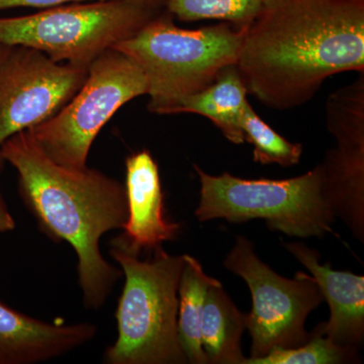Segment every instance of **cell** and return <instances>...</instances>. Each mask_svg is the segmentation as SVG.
Segmentation results:
<instances>
[{"label": "cell", "mask_w": 364, "mask_h": 364, "mask_svg": "<svg viewBox=\"0 0 364 364\" xmlns=\"http://www.w3.org/2000/svg\"><path fill=\"white\" fill-rule=\"evenodd\" d=\"M236 66L268 109L306 104L331 76L364 73V0H263Z\"/></svg>", "instance_id": "obj_1"}, {"label": "cell", "mask_w": 364, "mask_h": 364, "mask_svg": "<svg viewBox=\"0 0 364 364\" xmlns=\"http://www.w3.org/2000/svg\"><path fill=\"white\" fill-rule=\"evenodd\" d=\"M0 155L16 169L21 200L42 232L75 251L83 304L102 308L123 277L121 268L105 259L100 240L126 224L124 184L97 169H72L53 161L28 130L7 139Z\"/></svg>", "instance_id": "obj_2"}, {"label": "cell", "mask_w": 364, "mask_h": 364, "mask_svg": "<svg viewBox=\"0 0 364 364\" xmlns=\"http://www.w3.org/2000/svg\"><path fill=\"white\" fill-rule=\"evenodd\" d=\"M244 35L225 21L196 30L181 28L164 9L112 49L142 70L148 82V109L170 114L182 98L203 90L226 67L236 65Z\"/></svg>", "instance_id": "obj_3"}, {"label": "cell", "mask_w": 364, "mask_h": 364, "mask_svg": "<svg viewBox=\"0 0 364 364\" xmlns=\"http://www.w3.org/2000/svg\"><path fill=\"white\" fill-rule=\"evenodd\" d=\"M109 253L124 286L116 312L117 338L105 350V363H188L177 331L183 255H170L161 247L142 260L112 245Z\"/></svg>", "instance_id": "obj_4"}, {"label": "cell", "mask_w": 364, "mask_h": 364, "mask_svg": "<svg viewBox=\"0 0 364 364\" xmlns=\"http://www.w3.org/2000/svg\"><path fill=\"white\" fill-rule=\"evenodd\" d=\"M200 182L198 222L224 219L241 224L263 219L268 229L296 238L336 236L335 217L323 193L321 164L289 179H243L224 172L210 176L193 164Z\"/></svg>", "instance_id": "obj_5"}, {"label": "cell", "mask_w": 364, "mask_h": 364, "mask_svg": "<svg viewBox=\"0 0 364 364\" xmlns=\"http://www.w3.org/2000/svg\"><path fill=\"white\" fill-rule=\"evenodd\" d=\"M164 2L105 0L48 7L0 18V44L44 53L53 61L88 66L164 11Z\"/></svg>", "instance_id": "obj_6"}, {"label": "cell", "mask_w": 364, "mask_h": 364, "mask_svg": "<svg viewBox=\"0 0 364 364\" xmlns=\"http://www.w3.org/2000/svg\"><path fill=\"white\" fill-rule=\"evenodd\" d=\"M147 92V79L135 62L109 49L88 66L85 82L73 97L28 131L53 161L83 169L91 146L107 122L127 102Z\"/></svg>", "instance_id": "obj_7"}, {"label": "cell", "mask_w": 364, "mask_h": 364, "mask_svg": "<svg viewBox=\"0 0 364 364\" xmlns=\"http://www.w3.org/2000/svg\"><path fill=\"white\" fill-rule=\"evenodd\" d=\"M223 264L245 280L252 296V310L246 314V329L252 339L248 358L311 339L306 318L324 301L312 277L305 272L296 273L294 279L282 277L259 259L252 242L243 236L237 237Z\"/></svg>", "instance_id": "obj_8"}, {"label": "cell", "mask_w": 364, "mask_h": 364, "mask_svg": "<svg viewBox=\"0 0 364 364\" xmlns=\"http://www.w3.org/2000/svg\"><path fill=\"white\" fill-rule=\"evenodd\" d=\"M87 71L32 48H11L0 63V149L11 136L54 116L82 86ZM4 166L0 155V174Z\"/></svg>", "instance_id": "obj_9"}, {"label": "cell", "mask_w": 364, "mask_h": 364, "mask_svg": "<svg viewBox=\"0 0 364 364\" xmlns=\"http://www.w3.org/2000/svg\"><path fill=\"white\" fill-rule=\"evenodd\" d=\"M326 126L336 146L326 152L323 193L335 217L364 242V73L331 93Z\"/></svg>", "instance_id": "obj_10"}, {"label": "cell", "mask_w": 364, "mask_h": 364, "mask_svg": "<svg viewBox=\"0 0 364 364\" xmlns=\"http://www.w3.org/2000/svg\"><path fill=\"white\" fill-rule=\"evenodd\" d=\"M124 188L128 219L123 233L112 239L111 245L140 256L142 252H154L165 242L176 240L181 225L165 217L159 168L149 151L127 158Z\"/></svg>", "instance_id": "obj_11"}, {"label": "cell", "mask_w": 364, "mask_h": 364, "mask_svg": "<svg viewBox=\"0 0 364 364\" xmlns=\"http://www.w3.org/2000/svg\"><path fill=\"white\" fill-rule=\"evenodd\" d=\"M284 247L312 274L330 308L328 322L314 330L339 346L358 351L364 340V277L321 264L320 253L301 242Z\"/></svg>", "instance_id": "obj_12"}, {"label": "cell", "mask_w": 364, "mask_h": 364, "mask_svg": "<svg viewBox=\"0 0 364 364\" xmlns=\"http://www.w3.org/2000/svg\"><path fill=\"white\" fill-rule=\"evenodd\" d=\"M97 326L48 323L0 301V364H37L61 358L85 346Z\"/></svg>", "instance_id": "obj_13"}, {"label": "cell", "mask_w": 364, "mask_h": 364, "mask_svg": "<svg viewBox=\"0 0 364 364\" xmlns=\"http://www.w3.org/2000/svg\"><path fill=\"white\" fill-rule=\"evenodd\" d=\"M248 90L236 65L226 67L203 90L182 98L170 114H196L207 117L228 141L243 144L242 119L249 104Z\"/></svg>", "instance_id": "obj_14"}, {"label": "cell", "mask_w": 364, "mask_h": 364, "mask_svg": "<svg viewBox=\"0 0 364 364\" xmlns=\"http://www.w3.org/2000/svg\"><path fill=\"white\" fill-rule=\"evenodd\" d=\"M246 314L228 296L222 282L208 287L202 322V345L208 363L244 364L241 338Z\"/></svg>", "instance_id": "obj_15"}, {"label": "cell", "mask_w": 364, "mask_h": 364, "mask_svg": "<svg viewBox=\"0 0 364 364\" xmlns=\"http://www.w3.org/2000/svg\"><path fill=\"white\" fill-rule=\"evenodd\" d=\"M181 282L178 286L177 331L182 351L188 363L208 364L202 345L203 308L208 287L219 280L205 272L200 261L184 254Z\"/></svg>", "instance_id": "obj_16"}, {"label": "cell", "mask_w": 364, "mask_h": 364, "mask_svg": "<svg viewBox=\"0 0 364 364\" xmlns=\"http://www.w3.org/2000/svg\"><path fill=\"white\" fill-rule=\"evenodd\" d=\"M263 0H165L164 7L182 21H225L246 32L257 16Z\"/></svg>", "instance_id": "obj_17"}, {"label": "cell", "mask_w": 364, "mask_h": 364, "mask_svg": "<svg viewBox=\"0 0 364 364\" xmlns=\"http://www.w3.org/2000/svg\"><path fill=\"white\" fill-rule=\"evenodd\" d=\"M245 142L253 145V161L262 165L277 164L291 167L298 164L303 145L291 143L265 123L249 102L242 119Z\"/></svg>", "instance_id": "obj_18"}, {"label": "cell", "mask_w": 364, "mask_h": 364, "mask_svg": "<svg viewBox=\"0 0 364 364\" xmlns=\"http://www.w3.org/2000/svg\"><path fill=\"white\" fill-rule=\"evenodd\" d=\"M358 352L335 344L313 332L306 343L293 348H274L259 358H246L244 364H340L353 363Z\"/></svg>", "instance_id": "obj_19"}, {"label": "cell", "mask_w": 364, "mask_h": 364, "mask_svg": "<svg viewBox=\"0 0 364 364\" xmlns=\"http://www.w3.org/2000/svg\"><path fill=\"white\" fill-rule=\"evenodd\" d=\"M105 1V0H0V11L14 7H48L63 6L66 4H83V2ZM133 1L165 2V0H133Z\"/></svg>", "instance_id": "obj_20"}, {"label": "cell", "mask_w": 364, "mask_h": 364, "mask_svg": "<svg viewBox=\"0 0 364 364\" xmlns=\"http://www.w3.org/2000/svg\"><path fill=\"white\" fill-rule=\"evenodd\" d=\"M14 229H16V221H14L4 196L0 193V234L7 233Z\"/></svg>", "instance_id": "obj_21"}, {"label": "cell", "mask_w": 364, "mask_h": 364, "mask_svg": "<svg viewBox=\"0 0 364 364\" xmlns=\"http://www.w3.org/2000/svg\"><path fill=\"white\" fill-rule=\"evenodd\" d=\"M11 48H13V46L0 44V63L4 61L7 54L11 52Z\"/></svg>", "instance_id": "obj_22"}]
</instances>
